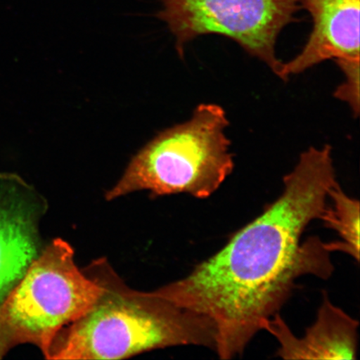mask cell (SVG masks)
Here are the masks:
<instances>
[{"mask_svg":"<svg viewBox=\"0 0 360 360\" xmlns=\"http://www.w3.org/2000/svg\"><path fill=\"white\" fill-rule=\"evenodd\" d=\"M283 180L278 199L221 250L186 277L152 292L209 318L219 359L244 354L263 322L280 312L299 278L313 274L326 280L334 270L326 243L317 237L301 243L337 183L332 148L310 147Z\"/></svg>","mask_w":360,"mask_h":360,"instance_id":"1","label":"cell"},{"mask_svg":"<svg viewBox=\"0 0 360 360\" xmlns=\"http://www.w3.org/2000/svg\"><path fill=\"white\" fill-rule=\"evenodd\" d=\"M89 270L103 287L101 295L86 314L58 333L47 359H122L183 345L215 350V327L205 315L152 292L129 289L105 261Z\"/></svg>","mask_w":360,"mask_h":360,"instance_id":"2","label":"cell"},{"mask_svg":"<svg viewBox=\"0 0 360 360\" xmlns=\"http://www.w3.org/2000/svg\"><path fill=\"white\" fill-rule=\"evenodd\" d=\"M229 124L223 107L200 103L190 120L164 129L133 156L105 199L143 191L153 196L212 195L235 169L231 141L225 134Z\"/></svg>","mask_w":360,"mask_h":360,"instance_id":"3","label":"cell"},{"mask_svg":"<svg viewBox=\"0 0 360 360\" xmlns=\"http://www.w3.org/2000/svg\"><path fill=\"white\" fill-rule=\"evenodd\" d=\"M102 291L79 269L69 243H49L0 304V359L22 344L46 356L58 333L86 314Z\"/></svg>","mask_w":360,"mask_h":360,"instance_id":"4","label":"cell"},{"mask_svg":"<svg viewBox=\"0 0 360 360\" xmlns=\"http://www.w3.org/2000/svg\"><path fill=\"white\" fill-rule=\"evenodd\" d=\"M158 19L175 38L183 58L184 49L202 35L217 34L236 42L251 56L280 75L283 62L276 43L283 30L297 20L300 0H160Z\"/></svg>","mask_w":360,"mask_h":360,"instance_id":"5","label":"cell"},{"mask_svg":"<svg viewBox=\"0 0 360 360\" xmlns=\"http://www.w3.org/2000/svg\"><path fill=\"white\" fill-rule=\"evenodd\" d=\"M48 205L15 175L0 179V304L39 257L43 247L40 220Z\"/></svg>","mask_w":360,"mask_h":360,"instance_id":"6","label":"cell"},{"mask_svg":"<svg viewBox=\"0 0 360 360\" xmlns=\"http://www.w3.org/2000/svg\"><path fill=\"white\" fill-rule=\"evenodd\" d=\"M311 16L312 31L302 51L283 63L278 78L304 73L322 62H360V0H300Z\"/></svg>","mask_w":360,"mask_h":360,"instance_id":"7","label":"cell"},{"mask_svg":"<svg viewBox=\"0 0 360 360\" xmlns=\"http://www.w3.org/2000/svg\"><path fill=\"white\" fill-rule=\"evenodd\" d=\"M359 322L332 304L327 294L318 310L316 321L297 337L277 313L262 323L278 341L276 356L285 359H355Z\"/></svg>","mask_w":360,"mask_h":360,"instance_id":"8","label":"cell"},{"mask_svg":"<svg viewBox=\"0 0 360 360\" xmlns=\"http://www.w3.org/2000/svg\"><path fill=\"white\" fill-rule=\"evenodd\" d=\"M328 200L319 219L338 233L340 240L326 243L327 249L330 253L343 252L359 262V201L345 193L338 182L328 191Z\"/></svg>","mask_w":360,"mask_h":360,"instance_id":"9","label":"cell"},{"mask_svg":"<svg viewBox=\"0 0 360 360\" xmlns=\"http://www.w3.org/2000/svg\"><path fill=\"white\" fill-rule=\"evenodd\" d=\"M345 75V81L335 91L338 100L347 103L354 116L359 114V62L338 65Z\"/></svg>","mask_w":360,"mask_h":360,"instance_id":"10","label":"cell"}]
</instances>
